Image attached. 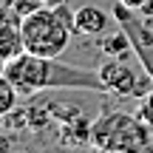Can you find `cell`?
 <instances>
[{
  "mask_svg": "<svg viewBox=\"0 0 153 153\" xmlns=\"http://www.w3.org/2000/svg\"><path fill=\"white\" fill-rule=\"evenodd\" d=\"M3 76L14 82L23 97H26V94L51 91V88L108 94L99 71L60 62V57H37V54H28V51H23V54H17L14 60L3 62Z\"/></svg>",
  "mask_w": 153,
  "mask_h": 153,
  "instance_id": "1",
  "label": "cell"
},
{
  "mask_svg": "<svg viewBox=\"0 0 153 153\" xmlns=\"http://www.w3.org/2000/svg\"><path fill=\"white\" fill-rule=\"evenodd\" d=\"M91 145L114 153H145L153 145V128L125 111H102L91 125Z\"/></svg>",
  "mask_w": 153,
  "mask_h": 153,
  "instance_id": "2",
  "label": "cell"
},
{
  "mask_svg": "<svg viewBox=\"0 0 153 153\" xmlns=\"http://www.w3.org/2000/svg\"><path fill=\"white\" fill-rule=\"evenodd\" d=\"M20 31H23V43H26L28 54H37V57H62L71 43V34L74 26L65 23L57 9H43L31 11L20 20Z\"/></svg>",
  "mask_w": 153,
  "mask_h": 153,
  "instance_id": "3",
  "label": "cell"
},
{
  "mask_svg": "<svg viewBox=\"0 0 153 153\" xmlns=\"http://www.w3.org/2000/svg\"><path fill=\"white\" fill-rule=\"evenodd\" d=\"M111 14H114L116 23H119V28H125V34L131 37L133 54H136L139 62H142V71H148L153 76V28L145 26L142 14L133 11L131 6H125L122 0H116V3H114Z\"/></svg>",
  "mask_w": 153,
  "mask_h": 153,
  "instance_id": "4",
  "label": "cell"
},
{
  "mask_svg": "<svg viewBox=\"0 0 153 153\" xmlns=\"http://www.w3.org/2000/svg\"><path fill=\"white\" fill-rule=\"evenodd\" d=\"M99 76L105 82V91L116 94V97H139L142 99L148 91H153V76L148 71L136 74L131 65H125L116 57H108V62L99 68Z\"/></svg>",
  "mask_w": 153,
  "mask_h": 153,
  "instance_id": "5",
  "label": "cell"
},
{
  "mask_svg": "<svg viewBox=\"0 0 153 153\" xmlns=\"http://www.w3.org/2000/svg\"><path fill=\"white\" fill-rule=\"evenodd\" d=\"M20 20L11 6H6V17H3V28H0V60L9 62L14 60L17 54L26 51V43H23V31H20Z\"/></svg>",
  "mask_w": 153,
  "mask_h": 153,
  "instance_id": "6",
  "label": "cell"
},
{
  "mask_svg": "<svg viewBox=\"0 0 153 153\" xmlns=\"http://www.w3.org/2000/svg\"><path fill=\"white\" fill-rule=\"evenodd\" d=\"M111 26V17L105 14L97 6H79L74 11V34H82V37H102Z\"/></svg>",
  "mask_w": 153,
  "mask_h": 153,
  "instance_id": "7",
  "label": "cell"
},
{
  "mask_svg": "<svg viewBox=\"0 0 153 153\" xmlns=\"http://www.w3.org/2000/svg\"><path fill=\"white\" fill-rule=\"evenodd\" d=\"M97 48L102 51L105 57L125 60V57L133 51V43H131V37L125 34V28H119V31H105L102 37H97Z\"/></svg>",
  "mask_w": 153,
  "mask_h": 153,
  "instance_id": "8",
  "label": "cell"
},
{
  "mask_svg": "<svg viewBox=\"0 0 153 153\" xmlns=\"http://www.w3.org/2000/svg\"><path fill=\"white\" fill-rule=\"evenodd\" d=\"M17 85L11 79H6V76H0V111L3 114H9V111L17 108Z\"/></svg>",
  "mask_w": 153,
  "mask_h": 153,
  "instance_id": "9",
  "label": "cell"
},
{
  "mask_svg": "<svg viewBox=\"0 0 153 153\" xmlns=\"http://www.w3.org/2000/svg\"><path fill=\"white\" fill-rule=\"evenodd\" d=\"M6 6H11V9H14L20 17H26V14H31V11L43 9L45 0H6Z\"/></svg>",
  "mask_w": 153,
  "mask_h": 153,
  "instance_id": "10",
  "label": "cell"
},
{
  "mask_svg": "<svg viewBox=\"0 0 153 153\" xmlns=\"http://www.w3.org/2000/svg\"><path fill=\"white\" fill-rule=\"evenodd\" d=\"M136 116H139L148 128H153V91H148V94L142 97V105H139Z\"/></svg>",
  "mask_w": 153,
  "mask_h": 153,
  "instance_id": "11",
  "label": "cell"
},
{
  "mask_svg": "<svg viewBox=\"0 0 153 153\" xmlns=\"http://www.w3.org/2000/svg\"><path fill=\"white\" fill-rule=\"evenodd\" d=\"M122 3H125V6H131V9H133V11H142V9H145V6H148V3H150V0H122Z\"/></svg>",
  "mask_w": 153,
  "mask_h": 153,
  "instance_id": "12",
  "label": "cell"
},
{
  "mask_svg": "<svg viewBox=\"0 0 153 153\" xmlns=\"http://www.w3.org/2000/svg\"><path fill=\"white\" fill-rule=\"evenodd\" d=\"M65 3V0H45V6H48V9H57V6H62Z\"/></svg>",
  "mask_w": 153,
  "mask_h": 153,
  "instance_id": "13",
  "label": "cell"
},
{
  "mask_svg": "<svg viewBox=\"0 0 153 153\" xmlns=\"http://www.w3.org/2000/svg\"><path fill=\"white\" fill-rule=\"evenodd\" d=\"M97 153H114V150H97Z\"/></svg>",
  "mask_w": 153,
  "mask_h": 153,
  "instance_id": "14",
  "label": "cell"
}]
</instances>
